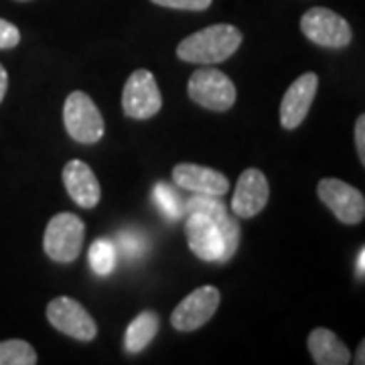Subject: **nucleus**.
Wrapping results in <instances>:
<instances>
[{"mask_svg": "<svg viewBox=\"0 0 365 365\" xmlns=\"http://www.w3.org/2000/svg\"><path fill=\"white\" fill-rule=\"evenodd\" d=\"M242 33L234 25H211L189 35L177 47V57L187 63L215 66L227 61L242 45Z\"/></svg>", "mask_w": 365, "mask_h": 365, "instance_id": "obj_1", "label": "nucleus"}, {"mask_svg": "<svg viewBox=\"0 0 365 365\" xmlns=\"http://www.w3.org/2000/svg\"><path fill=\"white\" fill-rule=\"evenodd\" d=\"M86 237V225L73 213H57L45 227L43 250L55 262L71 264L78 260Z\"/></svg>", "mask_w": 365, "mask_h": 365, "instance_id": "obj_2", "label": "nucleus"}, {"mask_svg": "<svg viewBox=\"0 0 365 365\" xmlns=\"http://www.w3.org/2000/svg\"><path fill=\"white\" fill-rule=\"evenodd\" d=\"M187 91L195 104L211 112H227L237 98L234 81L215 67H201L193 71Z\"/></svg>", "mask_w": 365, "mask_h": 365, "instance_id": "obj_3", "label": "nucleus"}, {"mask_svg": "<svg viewBox=\"0 0 365 365\" xmlns=\"http://www.w3.org/2000/svg\"><path fill=\"white\" fill-rule=\"evenodd\" d=\"M67 134L79 144H96L104 136V118L88 93L71 91L63 104Z\"/></svg>", "mask_w": 365, "mask_h": 365, "instance_id": "obj_4", "label": "nucleus"}, {"mask_svg": "<svg viewBox=\"0 0 365 365\" xmlns=\"http://www.w3.org/2000/svg\"><path fill=\"white\" fill-rule=\"evenodd\" d=\"M300 31L311 43L325 49H343L353 39L349 23L325 6H314L302 14Z\"/></svg>", "mask_w": 365, "mask_h": 365, "instance_id": "obj_5", "label": "nucleus"}, {"mask_svg": "<svg viewBox=\"0 0 365 365\" xmlns=\"http://www.w3.org/2000/svg\"><path fill=\"white\" fill-rule=\"evenodd\" d=\"M163 108V96L155 76L148 69H136L122 91V110L128 118L148 120Z\"/></svg>", "mask_w": 365, "mask_h": 365, "instance_id": "obj_6", "label": "nucleus"}, {"mask_svg": "<svg viewBox=\"0 0 365 365\" xmlns=\"http://www.w3.org/2000/svg\"><path fill=\"white\" fill-rule=\"evenodd\" d=\"M319 199L345 225H357L365 217V199L359 189L341 179H321L317 187Z\"/></svg>", "mask_w": 365, "mask_h": 365, "instance_id": "obj_7", "label": "nucleus"}, {"mask_svg": "<svg viewBox=\"0 0 365 365\" xmlns=\"http://www.w3.org/2000/svg\"><path fill=\"white\" fill-rule=\"evenodd\" d=\"M45 314H47V321L57 331H61L71 339L88 343V341L96 339V335H98V325L91 319V314L79 304L78 300L69 299V297H59V299L51 300L47 304Z\"/></svg>", "mask_w": 365, "mask_h": 365, "instance_id": "obj_8", "label": "nucleus"}, {"mask_svg": "<svg viewBox=\"0 0 365 365\" xmlns=\"http://www.w3.org/2000/svg\"><path fill=\"white\" fill-rule=\"evenodd\" d=\"M220 300L222 297L215 287L197 288L177 304V309L170 314V325L185 333L201 329L215 314Z\"/></svg>", "mask_w": 365, "mask_h": 365, "instance_id": "obj_9", "label": "nucleus"}, {"mask_svg": "<svg viewBox=\"0 0 365 365\" xmlns=\"http://www.w3.org/2000/svg\"><path fill=\"white\" fill-rule=\"evenodd\" d=\"M185 235L189 248L199 260L220 262L223 264V235L217 223L201 211H189L185 223Z\"/></svg>", "mask_w": 365, "mask_h": 365, "instance_id": "obj_10", "label": "nucleus"}, {"mask_svg": "<svg viewBox=\"0 0 365 365\" xmlns=\"http://www.w3.org/2000/svg\"><path fill=\"white\" fill-rule=\"evenodd\" d=\"M317 90H319V78L313 71L302 73L300 78L292 81V86L287 90L280 104V124L287 130H294L304 122V118L313 106Z\"/></svg>", "mask_w": 365, "mask_h": 365, "instance_id": "obj_11", "label": "nucleus"}, {"mask_svg": "<svg viewBox=\"0 0 365 365\" xmlns=\"http://www.w3.org/2000/svg\"><path fill=\"white\" fill-rule=\"evenodd\" d=\"M268 199H270V185L266 175L258 169H248L237 179L235 193L232 197V211L237 217L250 220L266 207Z\"/></svg>", "mask_w": 365, "mask_h": 365, "instance_id": "obj_12", "label": "nucleus"}, {"mask_svg": "<svg viewBox=\"0 0 365 365\" xmlns=\"http://www.w3.org/2000/svg\"><path fill=\"white\" fill-rule=\"evenodd\" d=\"M173 179L175 182L185 189L191 191L195 195H209V197H222L230 189L227 177L215 169L193 165V163H181L173 169Z\"/></svg>", "mask_w": 365, "mask_h": 365, "instance_id": "obj_13", "label": "nucleus"}, {"mask_svg": "<svg viewBox=\"0 0 365 365\" xmlns=\"http://www.w3.org/2000/svg\"><path fill=\"white\" fill-rule=\"evenodd\" d=\"M185 211H201L209 215L213 222L217 223V227L222 230L223 235V246H225V252H223V264L232 260V256L237 250V244H240V223L235 222V217L227 211V207L220 201V197H209V195H195L193 199L187 201L185 205Z\"/></svg>", "mask_w": 365, "mask_h": 365, "instance_id": "obj_14", "label": "nucleus"}, {"mask_svg": "<svg viewBox=\"0 0 365 365\" xmlns=\"http://www.w3.org/2000/svg\"><path fill=\"white\" fill-rule=\"evenodd\" d=\"M63 185L79 207L93 209L102 199V187L96 173L83 160H69L63 169Z\"/></svg>", "mask_w": 365, "mask_h": 365, "instance_id": "obj_15", "label": "nucleus"}, {"mask_svg": "<svg viewBox=\"0 0 365 365\" xmlns=\"http://www.w3.org/2000/svg\"><path fill=\"white\" fill-rule=\"evenodd\" d=\"M309 351L313 355L317 365H347L351 361V353L345 347V343L329 329H314L307 339Z\"/></svg>", "mask_w": 365, "mask_h": 365, "instance_id": "obj_16", "label": "nucleus"}, {"mask_svg": "<svg viewBox=\"0 0 365 365\" xmlns=\"http://www.w3.org/2000/svg\"><path fill=\"white\" fill-rule=\"evenodd\" d=\"M160 319L155 311H144L132 321L126 335H124V347L128 353H140L150 345V341L157 337Z\"/></svg>", "mask_w": 365, "mask_h": 365, "instance_id": "obj_17", "label": "nucleus"}, {"mask_svg": "<svg viewBox=\"0 0 365 365\" xmlns=\"http://www.w3.org/2000/svg\"><path fill=\"white\" fill-rule=\"evenodd\" d=\"M90 266L98 276H110L116 268V246L110 240H96L90 248Z\"/></svg>", "mask_w": 365, "mask_h": 365, "instance_id": "obj_18", "label": "nucleus"}, {"mask_svg": "<svg viewBox=\"0 0 365 365\" xmlns=\"http://www.w3.org/2000/svg\"><path fill=\"white\" fill-rule=\"evenodd\" d=\"M37 353L23 339H9L0 343V365H35Z\"/></svg>", "mask_w": 365, "mask_h": 365, "instance_id": "obj_19", "label": "nucleus"}, {"mask_svg": "<svg viewBox=\"0 0 365 365\" xmlns=\"http://www.w3.org/2000/svg\"><path fill=\"white\" fill-rule=\"evenodd\" d=\"M155 203L158 205V209L163 211V215H167L170 222H175V220H179L182 217V213H185V209H182V203L179 195L170 189L169 185H165V182H158L157 187H155Z\"/></svg>", "mask_w": 365, "mask_h": 365, "instance_id": "obj_20", "label": "nucleus"}, {"mask_svg": "<svg viewBox=\"0 0 365 365\" xmlns=\"http://www.w3.org/2000/svg\"><path fill=\"white\" fill-rule=\"evenodd\" d=\"M118 244H120V248L124 250V254L130 256V258H140L146 252V237L136 230L122 232L118 235Z\"/></svg>", "mask_w": 365, "mask_h": 365, "instance_id": "obj_21", "label": "nucleus"}, {"mask_svg": "<svg viewBox=\"0 0 365 365\" xmlns=\"http://www.w3.org/2000/svg\"><path fill=\"white\" fill-rule=\"evenodd\" d=\"M158 6H165V9H177V11H205L211 6L213 0H150Z\"/></svg>", "mask_w": 365, "mask_h": 365, "instance_id": "obj_22", "label": "nucleus"}, {"mask_svg": "<svg viewBox=\"0 0 365 365\" xmlns=\"http://www.w3.org/2000/svg\"><path fill=\"white\" fill-rule=\"evenodd\" d=\"M19 43H21V31L13 23L0 19V49H13Z\"/></svg>", "mask_w": 365, "mask_h": 365, "instance_id": "obj_23", "label": "nucleus"}, {"mask_svg": "<svg viewBox=\"0 0 365 365\" xmlns=\"http://www.w3.org/2000/svg\"><path fill=\"white\" fill-rule=\"evenodd\" d=\"M355 146H357V155H359V160L361 165H365V116L357 118L355 122Z\"/></svg>", "mask_w": 365, "mask_h": 365, "instance_id": "obj_24", "label": "nucleus"}, {"mask_svg": "<svg viewBox=\"0 0 365 365\" xmlns=\"http://www.w3.org/2000/svg\"><path fill=\"white\" fill-rule=\"evenodd\" d=\"M6 90H9V73H6V69H4V67L0 66V102L4 100Z\"/></svg>", "mask_w": 365, "mask_h": 365, "instance_id": "obj_25", "label": "nucleus"}, {"mask_svg": "<svg viewBox=\"0 0 365 365\" xmlns=\"http://www.w3.org/2000/svg\"><path fill=\"white\" fill-rule=\"evenodd\" d=\"M357 272H359V278H364V274H365V248L359 250V256H357Z\"/></svg>", "mask_w": 365, "mask_h": 365, "instance_id": "obj_26", "label": "nucleus"}, {"mask_svg": "<svg viewBox=\"0 0 365 365\" xmlns=\"http://www.w3.org/2000/svg\"><path fill=\"white\" fill-rule=\"evenodd\" d=\"M364 355H365V343L361 341V345H359V353H357V364H365Z\"/></svg>", "mask_w": 365, "mask_h": 365, "instance_id": "obj_27", "label": "nucleus"}]
</instances>
